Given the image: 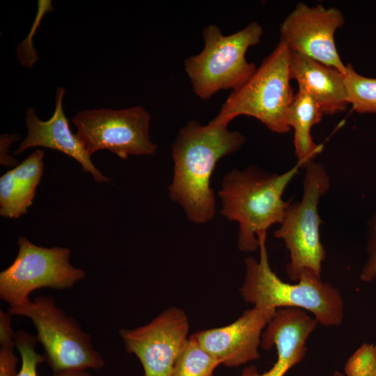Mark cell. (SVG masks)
<instances>
[{
	"label": "cell",
	"instance_id": "obj_7",
	"mask_svg": "<svg viewBox=\"0 0 376 376\" xmlns=\"http://www.w3.org/2000/svg\"><path fill=\"white\" fill-rule=\"evenodd\" d=\"M8 313L31 320L36 338L43 346L45 361L54 373L104 367V360L93 347L90 334L57 306L54 298L36 297L24 305L9 307Z\"/></svg>",
	"mask_w": 376,
	"mask_h": 376
},
{
	"label": "cell",
	"instance_id": "obj_16",
	"mask_svg": "<svg viewBox=\"0 0 376 376\" xmlns=\"http://www.w3.org/2000/svg\"><path fill=\"white\" fill-rule=\"evenodd\" d=\"M44 152L36 150L0 178V214L16 219L32 205L44 167Z\"/></svg>",
	"mask_w": 376,
	"mask_h": 376
},
{
	"label": "cell",
	"instance_id": "obj_22",
	"mask_svg": "<svg viewBox=\"0 0 376 376\" xmlns=\"http://www.w3.org/2000/svg\"><path fill=\"white\" fill-rule=\"evenodd\" d=\"M366 253L367 258L361 267L359 278L361 281L369 283L376 280V213L368 222Z\"/></svg>",
	"mask_w": 376,
	"mask_h": 376
},
{
	"label": "cell",
	"instance_id": "obj_14",
	"mask_svg": "<svg viewBox=\"0 0 376 376\" xmlns=\"http://www.w3.org/2000/svg\"><path fill=\"white\" fill-rule=\"evenodd\" d=\"M65 93L63 87H58L54 112L47 120L39 119L33 108L26 110L25 123L28 133L15 154H20L33 147L56 150L77 160L81 165L83 171L90 173L96 182H109L110 179L94 166L91 155L70 129L62 104Z\"/></svg>",
	"mask_w": 376,
	"mask_h": 376
},
{
	"label": "cell",
	"instance_id": "obj_18",
	"mask_svg": "<svg viewBox=\"0 0 376 376\" xmlns=\"http://www.w3.org/2000/svg\"><path fill=\"white\" fill-rule=\"evenodd\" d=\"M219 364L217 360L190 336L175 361L171 376H212Z\"/></svg>",
	"mask_w": 376,
	"mask_h": 376
},
{
	"label": "cell",
	"instance_id": "obj_13",
	"mask_svg": "<svg viewBox=\"0 0 376 376\" xmlns=\"http://www.w3.org/2000/svg\"><path fill=\"white\" fill-rule=\"evenodd\" d=\"M318 322L309 313L297 307L276 310L261 335L260 347L268 350L275 346L277 360L268 371L260 376H284L304 358L306 342Z\"/></svg>",
	"mask_w": 376,
	"mask_h": 376
},
{
	"label": "cell",
	"instance_id": "obj_10",
	"mask_svg": "<svg viewBox=\"0 0 376 376\" xmlns=\"http://www.w3.org/2000/svg\"><path fill=\"white\" fill-rule=\"evenodd\" d=\"M188 331L185 313L171 308L144 326L120 329L119 334L126 351L139 358L145 376H171Z\"/></svg>",
	"mask_w": 376,
	"mask_h": 376
},
{
	"label": "cell",
	"instance_id": "obj_5",
	"mask_svg": "<svg viewBox=\"0 0 376 376\" xmlns=\"http://www.w3.org/2000/svg\"><path fill=\"white\" fill-rule=\"evenodd\" d=\"M290 50L280 40L250 78L233 91L212 119L229 123L240 116L255 118L272 132L291 130L288 111L295 95L289 70Z\"/></svg>",
	"mask_w": 376,
	"mask_h": 376
},
{
	"label": "cell",
	"instance_id": "obj_8",
	"mask_svg": "<svg viewBox=\"0 0 376 376\" xmlns=\"http://www.w3.org/2000/svg\"><path fill=\"white\" fill-rule=\"evenodd\" d=\"M17 244L15 259L0 273V298L9 307L27 304L29 295L36 290L70 289L85 278V272L70 263L68 248L40 246L24 237L19 238Z\"/></svg>",
	"mask_w": 376,
	"mask_h": 376
},
{
	"label": "cell",
	"instance_id": "obj_23",
	"mask_svg": "<svg viewBox=\"0 0 376 376\" xmlns=\"http://www.w3.org/2000/svg\"><path fill=\"white\" fill-rule=\"evenodd\" d=\"M14 347H1L0 376H15L19 359L13 352Z\"/></svg>",
	"mask_w": 376,
	"mask_h": 376
},
{
	"label": "cell",
	"instance_id": "obj_24",
	"mask_svg": "<svg viewBox=\"0 0 376 376\" xmlns=\"http://www.w3.org/2000/svg\"><path fill=\"white\" fill-rule=\"evenodd\" d=\"M11 315L0 311V345L1 347H15L14 334L11 327Z\"/></svg>",
	"mask_w": 376,
	"mask_h": 376
},
{
	"label": "cell",
	"instance_id": "obj_4",
	"mask_svg": "<svg viewBox=\"0 0 376 376\" xmlns=\"http://www.w3.org/2000/svg\"><path fill=\"white\" fill-rule=\"evenodd\" d=\"M263 35L262 26L256 22L230 35L223 34L215 24L205 26L202 50L183 64L194 93L205 100L220 91H233L243 85L257 68L247 61L246 52L261 42Z\"/></svg>",
	"mask_w": 376,
	"mask_h": 376
},
{
	"label": "cell",
	"instance_id": "obj_1",
	"mask_svg": "<svg viewBox=\"0 0 376 376\" xmlns=\"http://www.w3.org/2000/svg\"><path fill=\"white\" fill-rule=\"evenodd\" d=\"M228 124L212 120L207 125L191 120L179 130L171 145L173 176L169 187L171 201L180 205L196 224L211 221L216 201L211 178L217 162L244 144V135Z\"/></svg>",
	"mask_w": 376,
	"mask_h": 376
},
{
	"label": "cell",
	"instance_id": "obj_15",
	"mask_svg": "<svg viewBox=\"0 0 376 376\" xmlns=\"http://www.w3.org/2000/svg\"><path fill=\"white\" fill-rule=\"evenodd\" d=\"M289 70L299 90L312 96L323 114L334 115L346 109L343 75L337 69L290 51Z\"/></svg>",
	"mask_w": 376,
	"mask_h": 376
},
{
	"label": "cell",
	"instance_id": "obj_2",
	"mask_svg": "<svg viewBox=\"0 0 376 376\" xmlns=\"http://www.w3.org/2000/svg\"><path fill=\"white\" fill-rule=\"evenodd\" d=\"M302 166L296 163L282 173H269L249 165L243 170L234 169L223 179L218 196L221 214L238 224L237 246L243 252L259 248L258 234L279 224L290 201L283 195Z\"/></svg>",
	"mask_w": 376,
	"mask_h": 376
},
{
	"label": "cell",
	"instance_id": "obj_19",
	"mask_svg": "<svg viewBox=\"0 0 376 376\" xmlns=\"http://www.w3.org/2000/svg\"><path fill=\"white\" fill-rule=\"evenodd\" d=\"M343 79L348 104L358 113L376 114V78L359 75L349 63Z\"/></svg>",
	"mask_w": 376,
	"mask_h": 376
},
{
	"label": "cell",
	"instance_id": "obj_26",
	"mask_svg": "<svg viewBox=\"0 0 376 376\" xmlns=\"http://www.w3.org/2000/svg\"><path fill=\"white\" fill-rule=\"evenodd\" d=\"M244 374L245 375V376H249V370H248V368L245 369L244 370Z\"/></svg>",
	"mask_w": 376,
	"mask_h": 376
},
{
	"label": "cell",
	"instance_id": "obj_20",
	"mask_svg": "<svg viewBox=\"0 0 376 376\" xmlns=\"http://www.w3.org/2000/svg\"><path fill=\"white\" fill-rule=\"evenodd\" d=\"M37 339L33 335L18 330L14 334L15 346L21 358V368L15 376H38V365L45 361L44 355L38 354L35 348ZM54 376H91L87 370H69L54 373Z\"/></svg>",
	"mask_w": 376,
	"mask_h": 376
},
{
	"label": "cell",
	"instance_id": "obj_6",
	"mask_svg": "<svg viewBox=\"0 0 376 376\" xmlns=\"http://www.w3.org/2000/svg\"><path fill=\"white\" fill-rule=\"evenodd\" d=\"M299 201H290L274 236L283 241L289 251L285 266L290 280L297 282L304 271L321 276L326 251L320 241L322 221L318 212L321 198L330 187V178L324 166L314 161L308 164Z\"/></svg>",
	"mask_w": 376,
	"mask_h": 376
},
{
	"label": "cell",
	"instance_id": "obj_25",
	"mask_svg": "<svg viewBox=\"0 0 376 376\" xmlns=\"http://www.w3.org/2000/svg\"><path fill=\"white\" fill-rule=\"evenodd\" d=\"M333 376H345L343 373H340V372H338V371H335L333 374ZM376 376V375H375Z\"/></svg>",
	"mask_w": 376,
	"mask_h": 376
},
{
	"label": "cell",
	"instance_id": "obj_11",
	"mask_svg": "<svg viewBox=\"0 0 376 376\" xmlns=\"http://www.w3.org/2000/svg\"><path fill=\"white\" fill-rule=\"evenodd\" d=\"M343 13L336 8L298 3L280 26L281 40L290 51L303 54L343 75L345 65L337 51L335 33L344 25Z\"/></svg>",
	"mask_w": 376,
	"mask_h": 376
},
{
	"label": "cell",
	"instance_id": "obj_9",
	"mask_svg": "<svg viewBox=\"0 0 376 376\" xmlns=\"http://www.w3.org/2000/svg\"><path fill=\"white\" fill-rule=\"evenodd\" d=\"M150 115L143 107L79 111L72 119L77 136L91 156L108 150L121 159L129 155H154L157 145L150 137Z\"/></svg>",
	"mask_w": 376,
	"mask_h": 376
},
{
	"label": "cell",
	"instance_id": "obj_12",
	"mask_svg": "<svg viewBox=\"0 0 376 376\" xmlns=\"http://www.w3.org/2000/svg\"><path fill=\"white\" fill-rule=\"evenodd\" d=\"M275 311L253 306L226 327L191 336L220 363L236 367L259 359L262 333Z\"/></svg>",
	"mask_w": 376,
	"mask_h": 376
},
{
	"label": "cell",
	"instance_id": "obj_21",
	"mask_svg": "<svg viewBox=\"0 0 376 376\" xmlns=\"http://www.w3.org/2000/svg\"><path fill=\"white\" fill-rule=\"evenodd\" d=\"M343 370L345 376L376 375V344L360 345L348 358Z\"/></svg>",
	"mask_w": 376,
	"mask_h": 376
},
{
	"label": "cell",
	"instance_id": "obj_17",
	"mask_svg": "<svg viewBox=\"0 0 376 376\" xmlns=\"http://www.w3.org/2000/svg\"><path fill=\"white\" fill-rule=\"evenodd\" d=\"M323 112L317 102L306 92L299 90L288 111V124L294 130L295 154L303 168L313 162L322 150L311 136V129L318 123Z\"/></svg>",
	"mask_w": 376,
	"mask_h": 376
},
{
	"label": "cell",
	"instance_id": "obj_3",
	"mask_svg": "<svg viewBox=\"0 0 376 376\" xmlns=\"http://www.w3.org/2000/svg\"><path fill=\"white\" fill-rule=\"evenodd\" d=\"M258 239L259 259H245V276L240 289L244 301L272 311L282 307L302 308L324 327L340 325L344 318L340 290L311 271H304L294 283L283 281L269 266L267 232L258 234Z\"/></svg>",
	"mask_w": 376,
	"mask_h": 376
}]
</instances>
